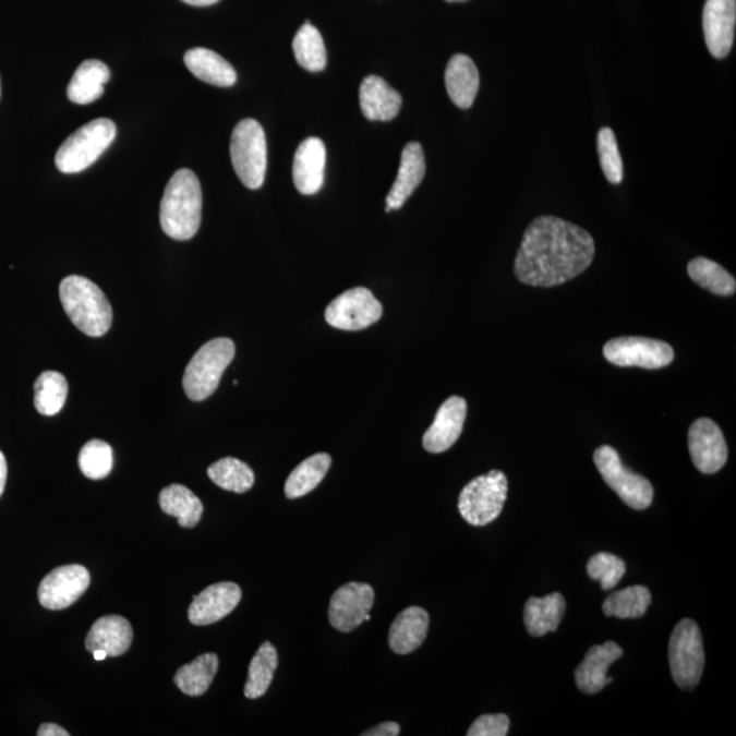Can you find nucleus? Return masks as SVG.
Listing matches in <instances>:
<instances>
[{
  "instance_id": "1",
  "label": "nucleus",
  "mask_w": 736,
  "mask_h": 736,
  "mask_svg": "<svg viewBox=\"0 0 736 736\" xmlns=\"http://www.w3.org/2000/svg\"><path fill=\"white\" fill-rule=\"evenodd\" d=\"M594 251V240L586 229L558 217L542 216L523 233L515 273L527 286H560L591 266Z\"/></svg>"
},
{
  "instance_id": "2",
  "label": "nucleus",
  "mask_w": 736,
  "mask_h": 736,
  "mask_svg": "<svg viewBox=\"0 0 736 736\" xmlns=\"http://www.w3.org/2000/svg\"><path fill=\"white\" fill-rule=\"evenodd\" d=\"M201 218L200 180L191 169H179L164 190L160 205L162 231L174 240H189L198 232Z\"/></svg>"
},
{
  "instance_id": "3",
  "label": "nucleus",
  "mask_w": 736,
  "mask_h": 736,
  "mask_svg": "<svg viewBox=\"0 0 736 736\" xmlns=\"http://www.w3.org/2000/svg\"><path fill=\"white\" fill-rule=\"evenodd\" d=\"M59 298L70 321L86 336L101 337L111 327V304L101 289L87 278H63L59 287Z\"/></svg>"
},
{
  "instance_id": "4",
  "label": "nucleus",
  "mask_w": 736,
  "mask_h": 736,
  "mask_svg": "<svg viewBox=\"0 0 736 736\" xmlns=\"http://www.w3.org/2000/svg\"><path fill=\"white\" fill-rule=\"evenodd\" d=\"M234 343L231 338H215L202 346L184 371L185 395L193 401H204L217 390L224 371L231 364Z\"/></svg>"
},
{
  "instance_id": "5",
  "label": "nucleus",
  "mask_w": 736,
  "mask_h": 736,
  "mask_svg": "<svg viewBox=\"0 0 736 736\" xmlns=\"http://www.w3.org/2000/svg\"><path fill=\"white\" fill-rule=\"evenodd\" d=\"M114 136H117V125L111 119L92 120L60 145L55 156V164L63 173L85 171L108 149Z\"/></svg>"
},
{
  "instance_id": "6",
  "label": "nucleus",
  "mask_w": 736,
  "mask_h": 736,
  "mask_svg": "<svg viewBox=\"0 0 736 736\" xmlns=\"http://www.w3.org/2000/svg\"><path fill=\"white\" fill-rule=\"evenodd\" d=\"M231 160L240 182L250 190H258L265 182L267 168L266 135L254 119H244L233 129Z\"/></svg>"
},
{
  "instance_id": "7",
  "label": "nucleus",
  "mask_w": 736,
  "mask_h": 736,
  "mask_svg": "<svg viewBox=\"0 0 736 736\" xmlns=\"http://www.w3.org/2000/svg\"><path fill=\"white\" fill-rule=\"evenodd\" d=\"M507 478L502 471H490L474 478L462 488L458 510L473 527H484L499 517L507 498Z\"/></svg>"
},
{
  "instance_id": "8",
  "label": "nucleus",
  "mask_w": 736,
  "mask_h": 736,
  "mask_svg": "<svg viewBox=\"0 0 736 736\" xmlns=\"http://www.w3.org/2000/svg\"><path fill=\"white\" fill-rule=\"evenodd\" d=\"M671 674L681 689H691L701 680L705 652L700 627L695 620L684 619L675 626L669 638Z\"/></svg>"
},
{
  "instance_id": "9",
  "label": "nucleus",
  "mask_w": 736,
  "mask_h": 736,
  "mask_svg": "<svg viewBox=\"0 0 736 736\" xmlns=\"http://www.w3.org/2000/svg\"><path fill=\"white\" fill-rule=\"evenodd\" d=\"M594 466L602 474L604 482L613 488L627 506L636 510H645L653 500V487L641 474L632 473L620 461L619 453L614 447L600 446L593 455Z\"/></svg>"
},
{
  "instance_id": "10",
  "label": "nucleus",
  "mask_w": 736,
  "mask_h": 736,
  "mask_svg": "<svg viewBox=\"0 0 736 736\" xmlns=\"http://www.w3.org/2000/svg\"><path fill=\"white\" fill-rule=\"evenodd\" d=\"M604 358L619 367L659 370L673 363L669 343L647 337H619L605 343Z\"/></svg>"
},
{
  "instance_id": "11",
  "label": "nucleus",
  "mask_w": 736,
  "mask_h": 736,
  "mask_svg": "<svg viewBox=\"0 0 736 736\" xmlns=\"http://www.w3.org/2000/svg\"><path fill=\"white\" fill-rule=\"evenodd\" d=\"M382 304L367 288H353L327 305V324L340 330H363L381 319Z\"/></svg>"
},
{
  "instance_id": "12",
  "label": "nucleus",
  "mask_w": 736,
  "mask_h": 736,
  "mask_svg": "<svg viewBox=\"0 0 736 736\" xmlns=\"http://www.w3.org/2000/svg\"><path fill=\"white\" fill-rule=\"evenodd\" d=\"M91 583L89 571L81 565L57 567L38 587V600L44 608L64 610L86 592Z\"/></svg>"
},
{
  "instance_id": "13",
  "label": "nucleus",
  "mask_w": 736,
  "mask_h": 736,
  "mask_svg": "<svg viewBox=\"0 0 736 736\" xmlns=\"http://www.w3.org/2000/svg\"><path fill=\"white\" fill-rule=\"evenodd\" d=\"M374 589L364 582H348L333 594L329 605L330 625L349 632L363 624L374 605Z\"/></svg>"
},
{
  "instance_id": "14",
  "label": "nucleus",
  "mask_w": 736,
  "mask_h": 736,
  "mask_svg": "<svg viewBox=\"0 0 736 736\" xmlns=\"http://www.w3.org/2000/svg\"><path fill=\"white\" fill-rule=\"evenodd\" d=\"M689 450L692 462L702 473H716L727 462V442L722 430L711 419H698L691 424Z\"/></svg>"
},
{
  "instance_id": "15",
  "label": "nucleus",
  "mask_w": 736,
  "mask_h": 736,
  "mask_svg": "<svg viewBox=\"0 0 736 736\" xmlns=\"http://www.w3.org/2000/svg\"><path fill=\"white\" fill-rule=\"evenodd\" d=\"M736 0H707L702 14L703 36L713 58L727 57L734 46Z\"/></svg>"
},
{
  "instance_id": "16",
  "label": "nucleus",
  "mask_w": 736,
  "mask_h": 736,
  "mask_svg": "<svg viewBox=\"0 0 736 736\" xmlns=\"http://www.w3.org/2000/svg\"><path fill=\"white\" fill-rule=\"evenodd\" d=\"M242 589L234 582H218L194 596L189 608V619L196 626L216 624L238 607Z\"/></svg>"
},
{
  "instance_id": "17",
  "label": "nucleus",
  "mask_w": 736,
  "mask_h": 736,
  "mask_svg": "<svg viewBox=\"0 0 736 736\" xmlns=\"http://www.w3.org/2000/svg\"><path fill=\"white\" fill-rule=\"evenodd\" d=\"M467 401L453 396L442 403L431 427L423 436V447L434 455L449 450L462 433L467 419Z\"/></svg>"
},
{
  "instance_id": "18",
  "label": "nucleus",
  "mask_w": 736,
  "mask_h": 736,
  "mask_svg": "<svg viewBox=\"0 0 736 736\" xmlns=\"http://www.w3.org/2000/svg\"><path fill=\"white\" fill-rule=\"evenodd\" d=\"M326 147L324 141L310 136L294 153L293 182L300 194L314 195L325 182Z\"/></svg>"
},
{
  "instance_id": "19",
  "label": "nucleus",
  "mask_w": 736,
  "mask_h": 736,
  "mask_svg": "<svg viewBox=\"0 0 736 736\" xmlns=\"http://www.w3.org/2000/svg\"><path fill=\"white\" fill-rule=\"evenodd\" d=\"M624 649L614 641H607L603 645L589 649L586 659L576 669V684L578 689L586 695H596L605 685L611 684L613 678H607L610 665L622 657Z\"/></svg>"
},
{
  "instance_id": "20",
  "label": "nucleus",
  "mask_w": 736,
  "mask_h": 736,
  "mask_svg": "<svg viewBox=\"0 0 736 736\" xmlns=\"http://www.w3.org/2000/svg\"><path fill=\"white\" fill-rule=\"evenodd\" d=\"M425 174V158L422 145L409 142L401 153L400 168L386 196V212L401 209L406 201L422 183Z\"/></svg>"
},
{
  "instance_id": "21",
  "label": "nucleus",
  "mask_w": 736,
  "mask_h": 736,
  "mask_svg": "<svg viewBox=\"0 0 736 736\" xmlns=\"http://www.w3.org/2000/svg\"><path fill=\"white\" fill-rule=\"evenodd\" d=\"M359 101L365 119L371 122H389L402 106L400 93L378 75L365 76L360 85Z\"/></svg>"
},
{
  "instance_id": "22",
  "label": "nucleus",
  "mask_w": 736,
  "mask_h": 736,
  "mask_svg": "<svg viewBox=\"0 0 736 736\" xmlns=\"http://www.w3.org/2000/svg\"><path fill=\"white\" fill-rule=\"evenodd\" d=\"M133 627L123 616L107 615L97 619L86 637V649H102L108 656L117 657L129 651L133 642Z\"/></svg>"
},
{
  "instance_id": "23",
  "label": "nucleus",
  "mask_w": 736,
  "mask_h": 736,
  "mask_svg": "<svg viewBox=\"0 0 736 736\" xmlns=\"http://www.w3.org/2000/svg\"><path fill=\"white\" fill-rule=\"evenodd\" d=\"M445 84L447 95L458 108H471L480 86L476 64L467 55H455L447 63Z\"/></svg>"
},
{
  "instance_id": "24",
  "label": "nucleus",
  "mask_w": 736,
  "mask_h": 736,
  "mask_svg": "<svg viewBox=\"0 0 736 736\" xmlns=\"http://www.w3.org/2000/svg\"><path fill=\"white\" fill-rule=\"evenodd\" d=\"M430 616L420 607H408L397 615L389 630V647L397 654L417 651L427 637Z\"/></svg>"
},
{
  "instance_id": "25",
  "label": "nucleus",
  "mask_w": 736,
  "mask_h": 736,
  "mask_svg": "<svg viewBox=\"0 0 736 736\" xmlns=\"http://www.w3.org/2000/svg\"><path fill=\"white\" fill-rule=\"evenodd\" d=\"M184 64L196 79L218 87L237 84L238 74L220 55L207 48L189 49L184 55Z\"/></svg>"
},
{
  "instance_id": "26",
  "label": "nucleus",
  "mask_w": 736,
  "mask_h": 736,
  "mask_svg": "<svg viewBox=\"0 0 736 736\" xmlns=\"http://www.w3.org/2000/svg\"><path fill=\"white\" fill-rule=\"evenodd\" d=\"M111 71L101 60L89 59L80 64L68 86L70 101L86 106L104 95V85L109 81Z\"/></svg>"
},
{
  "instance_id": "27",
  "label": "nucleus",
  "mask_w": 736,
  "mask_h": 736,
  "mask_svg": "<svg viewBox=\"0 0 736 736\" xmlns=\"http://www.w3.org/2000/svg\"><path fill=\"white\" fill-rule=\"evenodd\" d=\"M566 611L565 598L550 593L544 598H531L523 608V622L529 635L542 637L558 629Z\"/></svg>"
},
{
  "instance_id": "28",
  "label": "nucleus",
  "mask_w": 736,
  "mask_h": 736,
  "mask_svg": "<svg viewBox=\"0 0 736 736\" xmlns=\"http://www.w3.org/2000/svg\"><path fill=\"white\" fill-rule=\"evenodd\" d=\"M161 510L168 516L177 517L179 526L194 528L200 522L204 505L193 491L182 484H171L158 496Z\"/></svg>"
},
{
  "instance_id": "29",
  "label": "nucleus",
  "mask_w": 736,
  "mask_h": 736,
  "mask_svg": "<svg viewBox=\"0 0 736 736\" xmlns=\"http://www.w3.org/2000/svg\"><path fill=\"white\" fill-rule=\"evenodd\" d=\"M217 669V654L204 653L196 657L194 662L179 668L173 680L184 695L200 697L209 689L213 680H215Z\"/></svg>"
},
{
  "instance_id": "30",
  "label": "nucleus",
  "mask_w": 736,
  "mask_h": 736,
  "mask_svg": "<svg viewBox=\"0 0 736 736\" xmlns=\"http://www.w3.org/2000/svg\"><path fill=\"white\" fill-rule=\"evenodd\" d=\"M331 466V457L327 453H318L299 463L289 474L286 482V495L288 499H297L307 495L326 476Z\"/></svg>"
},
{
  "instance_id": "31",
  "label": "nucleus",
  "mask_w": 736,
  "mask_h": 736,
  "mask_svg": "<svg viewBox=\"0 0 736 736\" xmlns=\"http://www.w3.org/2000/svg\"><path fill=\"white\" fill-rule=\"evenodd\" d=\"M294 58L299 65L311 73H319L326 68L327 55L324 38L310 21L300 27L292 43Z\"/></svg>"
},
{
  "instance_id": "32",
  "label": "nucleus",
  "mask_w": 736,
  "mask_h": 736,
  "mask_svg": "<svg viewBox=\"0 0 736 736\" xmlns=\"http://www.w3.org/2000/svg\"><path fill=\"white\" fill-rule=\"evenodd\" d=\"M278 665L276 648L270 642H264L251 660L249 678L244 685V696L255 700L265 695L269 689L273 676Z\"/></svg>"
},
{
  "instance_id": "33",
  "label": "nucleus",
  "mask_w": 736,
  "mask_h": 736,
  "mask_svg": "<svg viewBox=\"0 0 736 736\" xmlns=\"http://www.w3.org/2000/svg\"><path fill=\"white\" fill-rule=\"evenodd\" d=\"M687 272L692 281L719 297H731L736 291V281L723 266L703 256L690 261Z\"/></svg>"
},
{
  "instance_id": "34",
  "label": "nucleus",
  "mask_w": 736,
  "mask_h": 736,
  "mask_svg": "<svg viewBox=\"0 0 736 736\" xmlns=\"http://www.w3.org/2000/svg\"><path fill=\"white\" fill-rule=\"evenodd\" d=\"M652 603V594L649 589L635 586L611 593L603 603V613L607 616H616L620 619H636L647 614Z\"/></svg>"
},
{
  "instance_id": "35",
  "label": "nucleus",
  "mask_w": 736,
  "mask_h": 736,
  "mask_svg": "<svg viewBox=\"0 0 736 736\" xmlns=\"http://www.w3.org/2000/svg\"><path fill=\"white\" fill-rule=\"evenodd\" d=\"M212 482L232 493L243 494L253 487L255 476L253 469L238 458L226 457L207 469Z\"/></svg>"
},
{
  "instance_id": "36",
  "label": "nucleus",
  "mask_w": 736,
  "mask_h": 736,
  "mask_svg": "<svg viewBox=\"0 0 736 736\" xmlns=\"http://www.w3.org/2000/svg\"><path fill=\"white\" fill-rule=\"evenodd\" d=\"M69 384L58 371H44L35 384V407L44 417H53L62 411L68 398Z\"/></svg>"
},
{
  "instance_id": "37",
  "label": "nucleus",
  "mask_w": 736,
  "mask_h": 736,
  "mask_svg": "<svg viewBox=\"0 0 736 736\" xmlns=\"http://www.w3.org/2000/svg\"><path fill=\"white\" fill-rule=\"evenodd\" d=\"M80 468L87 479L100 480L107 478L113 467L112 447L107 442L93 439L80 451Z\"/></svg>"
},
{
  "instance_id": "38",
  "label": "nucleus",
  "mask_w": 736,
  "mask_h": 736,
  "mask_svg": "<svg viewBox=\"0 0 736 736\" xmlns=\"http://www.w3.org/2000/svg\"><path fill=\"white\" fill-rule=\"evenodd\" d=\"M600 166L610 183L619 184L624 180V162L614 131L604 128L598 134Z\"/></svg>"
},
{
  "instance_id": "39",
  "label": "nucleus",
  "mask_w": 736,
  "mask_h": 736,
  "mask_svg": "<svg viewBox=\"0 0 736 736\" xmlns=\"http://www.w3.org/2000/svg\"><path fill=\"white\" fill-rule=\"evenodd\" d=\"M587 571L589 577L599 581L604 591L615 588L625 576V562L618 556L608 553L593 555L588 562Z\"/></svg>"
},
{
  "instance_id": "40",
  "label": "nucleus",
  "mask_w": 736,
  "mask_h": 736,
  "mask_svg": "<svg viewBox=\"0 0 736 736\" xmlns=\"http://www.w3.org/2000/svg\"><path fill=\"white\" fill-rule=\"evenodd\" d=\"M510 720L506 714H483L474 720L468 736H505L509 731Z\"/></svg>"
},
{
  "instance_id": "41",
  "label": "nucleus",
  "mask_w": 736,
  "mask_h": 736,
  "mask_svg": "<svg viewBox=\"0 0 736 736\" xmlns=\"http://www.w3.org/2000/svg\"><path fill=\"white\" fill-rule=\"evenodd\" d=\"M400 724L395 722H386L376 727L370 728L363 733V736H397L400 734Z\"/></svg>"
},
{
  "instance_id": "42",
  "label": "nucleus",
  "mask_w": 736,
  "mask_h": 736,
  "mask_svg": "<svg viewBox=\"0 0 736 736\" xmlns=\"http://www.w3.org/2000/svg\"><path fill=\"white\" fill-rule=\"evenodd\" d=\"M38 736H69L70 734L62 727H59L57 724L46 723L43 724L37 731Z\"/></svg>"
},
{
  "instance_id": "43",
  "label": "nucleus",
  "mask_w": 736,
  "mask_h": 736,
  "mask_svg": "<svg viewBox=\"0 0 736 736\" xmlns=\"http://www.w3.org/2000/svg\"><path fill=\"white\" fill-rule=\"evenodd\" d=\"M5 480H8V462H5V457L2 451H0V496H2Z\"/></svg>"
},
{
  "instance_id": "44",
  "label": "nucleus",
  "mask_w": 736,
  "mask_h": 736,
  "mask_svg": "<svg viewBox=\"0 0 736 736\" xmlns=\"http://www.w3.org/2000/svg\"><path fill=\"white\" fill-rule=\"evenodd\" d=\"M182 2L191 5H198V8H205V5L216 4L217 2H220V0H182Z\"/></svg>"
},
{
  "instance_id": "45",
  "label": "nucleus",
  "mask_w": 736,
  "mask_h": 736,
  "mask_svg": "<svg viewBox=\"0 0 736 736\" xmlns=\"http://www.w3.org/2000/svg\"><path fill=\"white\" fill-rule=\"evenodd\" d=\"M92 653H93V657H95V660H97V662H100V660H104L108 656V654L106 652H104L102 649H96V651L92 652Z\"/></svg>"
},
{
  "instance_id": "46",
  "label": "nucleus",
  "mask_w": 736,
  "mask_h": 736,
  "mask_svg": "<svg viewBox=\"0 0 736 736\" xmlns=\"http://www.w3.org/2000/svg\"><path fill=\"white\" fill-rule=\"evenodd\" d=\"M446 2H466V0H446Z\"/></svg>"
},
{
  "instance_id": "47",
  "label": "nucleus",
  "mask_w": 736,
  "mask_h": 736,
  "mask_svg": "<svg viewBox=\"0 0 736 736\" xmlns=\"http://www.w3.org/2000/svg\"><path fill=\"white\" fill-rule=\"evenodd\" d=\"M0 93H2V86H0Z\"/></svg>"
}]
</instances>
